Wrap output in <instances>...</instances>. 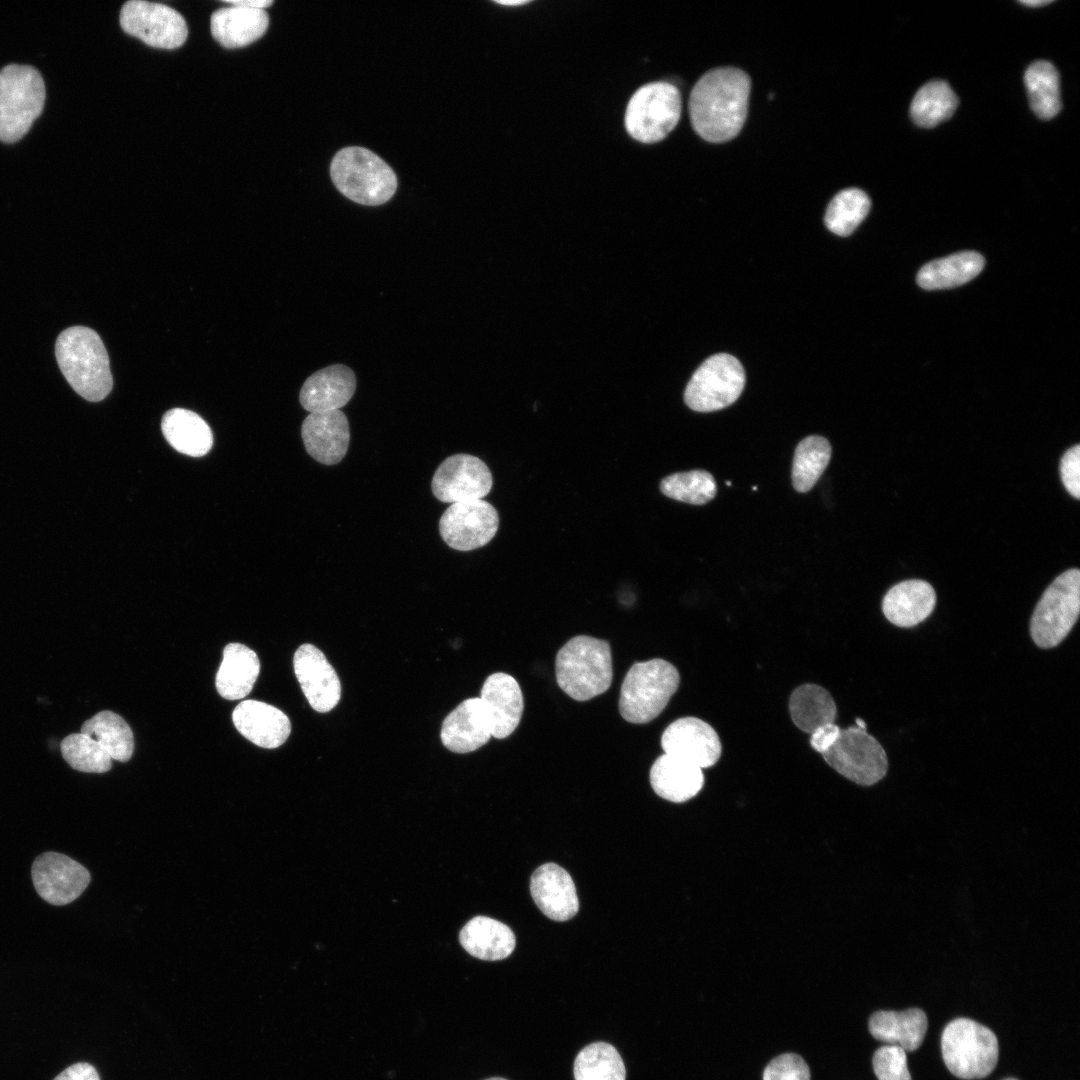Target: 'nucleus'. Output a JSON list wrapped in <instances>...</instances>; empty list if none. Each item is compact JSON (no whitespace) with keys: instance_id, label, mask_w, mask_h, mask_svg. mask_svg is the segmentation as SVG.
Returning <instances> with one entry per match:
<instances>
[{"instance_id":"3","label":"nucleus","mask_w":1080,"mask_h":1080,"mask_svg":"<svg viewBox=\"0 0 1080 1080\" xmlns=\"http://www.w3.org/2000/svg\"><path fill=\"white\" fill-rule=\"evenodd\" d=\"M555 673L559 687L576 701L604 693L613 678L609 643L587 635L571 638L557 653Z\"/></svg>"},{"instance_id":"27","label":"nucleus","mask_w":1080,"mask_h":1080,"mask_svg":"<svg viewBox=\"0 0 1080 1080\" xmlns=\"http://www.w3.org/2000/svg\"><path fill=\"white\" fill-rule=\"evenodd\" d=\"M259 671L260 662L253 650L241 643L226 645L216 674L218 693L228 700L244 698L251 692Z\"/></svg>"},{"instance_id":"11","label":"nucleus","mask_w":1080,"mask_h":1080,"mask_svg":"<svg viewBox=\"0 0 1080 1080\" xmlns=\"http://www.w3.org/2000/svg\"><path fill=\"white\" fill-rule=\"evenodd\" d=\"M822 755L835 771L862 786L876 784L888 770L887 755L881 744L857 726L841 729L837 741Z\"/></svg>"},{"instance_id":"26","label":"nucleus","mask_w":1080,"mask_h":1080,"mask_svg":"<svg viewBox=\"0 0 1080 1080\" xmlns=\"http://www.w3.org/2000/svg\"><path fill=\"white\" fill-rule=\"evenodd\" d=\"M649 779L658 796L675 803L693 798L704 784L701 768L666 753L654 761Z\"/></svg>"},{"instance_id":"17","label":"nucleus","mask_w":1080,"mask_h":1080,"mask_svg":"<svg viewBox=\"0 0 1080 1080\" xmlns=\"http://www.w3.org/2000/svg\"><path fill=\"white\" fill-rule=\"evenodd\" d=\"M295 675L310 706L317 712L332 710L341 697L338 675L323 652L312 644H303L293 658Z\"/></svg>"},{"instance_id":"36","label":"nucleus","mask_w":1080,"mask_h":1080,"mask_svg":"<svg viewBox=\"0 0 1080 1080\" xmlns=\"http://www.w3.org/2000/svg\"><path fill=\"white\" fill-rule=\"evenodd\" d=\"M831 445L822 436L811 435L797 445L792 464V484L796 491H809L826 469L831 458Z\"/></svg>"},{"instance_id":"18","label":"nucleus","mask_w":1080,"mask_h":1080,"mask_svg":"<svg viewBox=\"0 0 1080 1080\" xmlns=\"http://www.w3.org/2000/svg\"><path fill=\"white\" fill-rule=\"evenodd\" d=\"M301 436L306 451L316 461L333 465L347 453L350 429L341 410L310 413L303 421Z\"/></svg>"},{"instance_id":"29","label":"nucleus","mask_w":1080,"mask_h":1080,"mask_svg":"<svg viewBox=\"0 0 1080 1080\" xmlns=\"http://www.w3.org/2000/svg\"><path fill=\"white\" fill-rule=\"evenodd\" d=\"M924 1011L911 1008L902 1012L878 1011L869 1020L871 1035L882 1042L914 1051L922 1044L927 1031Z\"/></svg>"},{"instance_id":"1","label":"nucleus","mask_w":1080,"mask_h":1080,"mask_svg":"<svg viewBox=\"0 0 1080 1080\" xmlns=\"http://www.w3.org/2000/svg\"><path fill=\"white\" fill-rule=\"evenodd\" d=\"M750 89V78L741 69L719 67L705 73L693 87L689 99L695 132L713 143L734 138L747 116Z\"/></svg>"},{"instance_id":"43","label":"nucleus","mask_w":1080,"mask_h":1080,"mask_svg":"<svg viewBox=\"0 0 1080 1080\" xmlns=\"http://www.w3.org/2000/svg\"><path fill=\"white\" fill-rule=\"evenodd\" d=\"M1060 476L1066 490L1074 498L1080 497V445L1070 447L1060 460Z\"/></svg>"},{"instance_id":"21","label":"nucleus","mask_w":1080,"mask_h":1080,"mask_svg":"<svg viewBox=\"0 0 1080 1080\" xmlns=\"http://www.w3.org/2000/svg\"><path fill=\"white\" fill-rule=\"evenodd\" d=\"M356 376L342 364L322 368L309 376L301 387L299 400L310 413L340 410L354 395Z\"/></svg>"},{"instance_id":"10","label":"nucleus","mask_w":1080,"mask_h":1080,"mask_svg":"<svg viewBox=\"0 0 1080 1080\" xmlns=\"http://www.w3.org/2000/svg\"><path fill=\"white\" fill-rule=\"evenodd\" d=\"M745 372L737 358L718 353L706 359L688 382L684 401L698 412H713L733 404L742 393Z\"/></svg>"},{"instance_id":"34","label":"nucleus","mask_w":1080,"mask_h":1080,"mask_svg":"<svg viewBox=\"0 0 1080 1080\" xmlns=\"http://www.w3.org/2000/svg\"><path fill=\"white\" fill-rule=\"evenodd\" d=\"M958 105V98L945 81L933 80L924 84L915 94L910 107L914 123L932 128L949 119Z\"/></svg>"},{"instance_id":"13","label":"nucleus","mask_w":1080,"mask_h":1080,"mask_svg":"<svg viewBox=\"0 0 1080 1080\" xmlns=\"http://www.w3.org/2000/svg\"><path fill=\"white\" fill-rule=\"evenodd\" d=\"M499 525L496 509L482 499L451 504L439 520L444 542L458 551H471L488 544Z\"/></svg>"},{"instance_id":"22","label":"nucleus","mask_w":1080,"mask_h":1080,"mask_svg":"<svg viewBox=\"0 0 1080 1080\" xmlns=\"http://www.w3.org/2000/svg\"><path fill=\"white\" fill-rule=\"evenodd\" d=\"M232 720L245 738L266 749L281 746L291 732L288 716L278 708L261 701L241 702L235 707Z\"/></svg>"},{"instance_id":"31","label":"nucleus","mask_w":1080,"mask_h":1080,"mask_svg":"<svg viewBox=\"0 0 1080 1080\" xmlns=\"http://www.w3.org/2000/svg\"><path fill=\"white\" fill-rule=\"evenodd\" d=\"M984 258L975 251H962L925 264L917 274L918 285L926 290L963 285L984 267Z\"/></svg>"},{"instance_id":"12","label":"nucleus","mask_w":1080,"mask_h":1080,"mask_svg":"<svg viewBox=\"0 0 1080 1080\" xmlns=\"http://www.w3.org/2000/svg\"><path fill=\"white\" fill-rule=\"evenodd\" d=\"M119 21L125 33L155 48H178L185 43L188 36L183 16L175 9L160 3L127 1L121 8Z\"/></svg>"},{"instance_id":"20","label":"nucleus","mask_w":1080,"mask_h":1080,"mask_svg":"<svg viewBox=\"0 0 1080 1080\" xmlns=\"http://www.w3.org/2000/svg\"><path fill=\"white\" fill-rule=\"evenodd\" d=\"M487 713L492 736L503 739L520 723L524 701L518 682L509 674L496 672L485 680L480 697Z\"/></svg>"},{"instance_id":"5","label":"nucleus","mask_w":1080,"mask_h":1080,"mask_svg":"<svg viewBox=\"0 0 1080 1080\" xmlns=\"http://www.w3.org/2000/svg\"><path fill=\"white\" fill-rule=\"evenodd\" d=\"M679 683L677 668L664 659L654 658L633 664L621 685V716L633 724L652 721L665 709Z\"/></svg>"},{"instance_id":"50","label":"nucleus","mask_w":1080,"mask_h":1080,"mask_svg":"<svg viewBox=\"0 0 1080 1080\" xmlns=\"http://www.w3.org/2000/svg\"><path fill=\"white\" fill-rule=\"evenodd\" d=\"M485 1080H507V1079L501 1078V1077H492V1078H488V1079H485Z\"/></svg>"},{"instance_id":"9","label":"nucleus","mask_w":1080,"mask_h":1080,"mask_svg":"<svg viewBox=\"0 0 1080 1080\" xmlns=\"http://www.w3.org/2000/svg\"><path fill=\"white\" fill-rule=\"evenodd\" d=\"M681 116V95L668 82H652L640 87L630 98L625 127L628 134L642 143L664 139Z\"/></svg>"},{"instance_id":"4","label":"nucleus","mask_w":1080,"mask_h":1080,"mask_svg":"<svg viewBox=\"0 0 1080 1080\" xmlns=\"http://www.w3.org/2000/svg\"><path fill=\"white\" fill-rule=\"evenodd\" d=\"M330 175L344 196L362 205L384 204L397 189L392 168L364 147L351 146L338 151L332 159Z\"/></svg>"},{"instance_id":"30","label":"nucleus","mask_w":1080,"mask_h":1080,"mask_svg":"<svg viewBox=\"0 0 1080 1080\" xmlns=\"http://www.w3.org/2000/svg\"><path fill=\"white\" fill-rule=\"evenodd\" d=\"M161 429L167 442L188 456H203L213 445L208 424L197 413L184 408L168 410L162 417Z\"/></svg>"},{"instance_id":"45","label":"nucleus","mask_w":1080,"mask_h":1080,"mask_svg":"<svg viewBox=\"0 0 1080 1080\" xmlns=\"http://www.w3.org/2000/svg\"><path fill=\"white\" fill-rule=\"evenodd\" d=\"M54 1080H100V1078L94 1066L79 1062L63 1070Z\"/></svg>"},{"instance_id":"46","label":"nucleus","mask_w":1080,"mask_h":1080,"mask_svg":"<svg viewBox=\"0 0 1080 1080\" xmlns=\"http://www.w3.org/2000/svg\"><path fill=\"white\" fill-rule=\"evenodd\" d=\"M229 5H237L249 8L264 9L273 4L271 0H225Z\"/></svg>"},{"instance_id":"35","label":"nucleus","mask_w":1080,"mask_h":1080,"mask_svg":"<svg viewBox=\"0 0 1080 1080\" xmlns=\"http://www.w3.org/2000/svg\"><path fill=\"white\" fill-rule=\"evenodd\" d=\"M1024 81L1033 112L1044 120L1056 116L1061 108L1056 68L1048 61L1033 62L1025 72Z\"/></svg>"},{"instance_id":"42","label":"nucleus","mask_w":1080,"mask_h":1080,"mask_svg":"<svg viewBox=\"0 0 1080 1080\" xmlns=\"http://www.w3.org/2000/svg\"><path fill=\"white\" fill-rule=\"evenodd\" d=\"M763 1080H810V1071L801 1056L787 1053L774 1058L767 1065Z\"/></svg>"},{"instance_id":"47","label":"nucleus","mask_w":1080,"mask_h":1080,"mask_svg":"<svg viewBox=\"0 0 1080 1080\" xmlns=\"http://www.w3.org/2000/svg\"><path fill=\"white\" fill-rule=\"evenodd\" d=\"M1051 2H1052V1H1047V0H1029V1H1020V3H1022V4H1024V5H1027V6H1030V7H1031V6H1032V7H1038V6H1043V5H1047V4L1051 3Z\"/></svg>"},{"instance_id":"24","label":"nucleus","mask_w":1080,"mask_h":1080,"mask_svg":"<svg viewBox=\"0 0 1080 1080\" xmlns=\"http://www.w3.org/2000/svg\"><path fill=\"white\" fill-rule=\"evenodd\" d=\"M268 24L269 16L264 9L237 5L222 7L210 18L213 38L229 49L255 42L265 34Z\"/></svg>"},{"instance_id":"40","label":"nucleus","mask_w":1080,"mask_h":1080,"mask_svg":"<svg viewBox=\"0 0 1080 1080\" xmlns=\"http://www.w3.org/2000/svg\"><path fill=\"white\" fill-rule=\"evenodd\" d=\"M63 759L73 769L85 773H105L112 767V758L92 738L82 733L67 735L60 743Z\"/></svg>"},{"instance_id":"19","label":"nucleus","mask_w":1080,"mask_h":1080,"mask_svg":"<svg viewBox=\"0 0 1080 1080\" xmlns=\"http://www.w3.org/2000/svg\"><path fill=\"white\" fill-rule=\"evenodd\" d=\"M530 893L542 913L552 920L566 921L578 912L575 884L570 874L555 863L543 864L533 872Z\"/></svg>"},{"instance_id":"39","label":"nucleus","mask_w":1080,"mask_h":1080,"mask_svg":"<svg viewBox=\"0 0 1080 1080\" xmlns=\"http://www.w3.org/2000/svg\"><path fill=\"white\" fill-rule=\"evenodd\" d=\"M660 490L674 500L703 505L715 497L717 486L708 471L691 470L666 476L660 482Z\"/></svg>"},{"instance_id":"51","label":"nucleus","mask_w":1080,"mask_h":1080,"mask_svg":"<svg viewBox=\"0 0 1080 1080\" xmlns=\"http://www.w3.org/2000/svg\"><path fill=\"white\" fill-rule=\"evenodd\" d=\"M1005 1080H1017V1079L1009 1078V1079H1005Z\"/></svg>"},{"instance_id":"16","label":"nucleus","mask_w":1080,"mask_h":1080,"mask_svg":"<svg viewBox=\"0 0 1080 1080\" xmlns=\"http://www.w3.org/2000/svg\"><path fill=\"white\" fill-rule=\"evenodd\" d=\"M661 746L664 753L701 769L713 766L722 751L716 731L696 717H683L672 722L662 734Z\"/></svg>"},{"instance_id":"32","label":"nucleus","mask_w":1080,"mask_h":1080,"mask_svg":"<svg viewBox=\"0 0 1080 1080\" xmlns=\"http://www.w3.org/2000/svg\"><path fill=\"white\" fill-rule=\"evenodd\" d=\"M789 711L794 724L810 734L822 725L833 723L837 713L831 694L816 684L797 687L790 696Z\"/></svg>"},{"instance_id":"7","label":"nucleus","mask_w":1080,"mask_h":1080,"mask_svg":"<svg viewBox=\"0 0 1080 1080\" xmlns=\"http://www.w3.org/2000/svg\"><path fill=\"white\" fill-rule=\"evenodd\" d=\"M943 1060L958 1078L980 1079L988 1076L998 1061V1041L986 1026L967 1018L950 1022L941 1037Z\"/></svg>"},{"instance_id":"49","label":"nucleus","mask_w":1080,"mask_h":1080,"mask_svg":"<svg viewBox=\"0 0 1080 1080\" xmlns=\"http://www.w3.org/2000/svg\"><path fill=\"white\" fill-rule=\"evenodd\" d=\"M855 726H857V727H858V728H860V729H863V730H867V729H866V723H865V722H864V721H863L862 719H860V718H857V719H856V721H855Z\"/></svg>"},{"instance_id":"44","label":"nucleus","mask_w":1080,"mask_h":1080,"mask_svg":"<svg viewBox=\"0 0 1080 1080\" xmlns=\"http://www.w3.org/2000/svg\"><path fill=\"white\" fill-rule=\"evenodd\" d=\"M840 732L841 729L834 722L822 725L811 733L810 745L814 750L823 754L837 741Z\"/></svg>"},{"instance_id":"28","label":"nucleus","mask_w":1080,"mask_h":1080,"mask_svg":"<svg viewBox=\"0 0 1080 1080\" xmlns=\"http://www.w3.org/2000/svg\"><path fill=\"white\" fill-rule=\"evenodd\" d=\"M459 941L469 954L488 961L508 957L516 944L514 933L507 925L486 916L468 921L460 931Z\"/></svg>"},{"instance_id":"25","label":"nucleus","mask_w":1080,"mask_h":1080,"mask_svg":"<svg viewBox=\"0 0 1080 1080\" xmlns=\"http://www.w3.org/2000/svg\"><path fill=\"white\" fill-rule=\"evenodd\" d=\"M936 594L926 581H902L888 590L882 601L885 617L898 627H912L924 621L933 611Z\"/></svg>"},{"instance_id":"6","label":"nucleus","mask_w":1080,"mask_h":1080,"mask_svg":"<svg viewBox=\"0 0 1080 1080\" xmlns=\"http://www.w3.org/2000/svg\"><path fill=\"white\" fill-rule=\"evenodd\" d=\"M45 85L39 72L27 65L10 64L0 70V140L23 137L41 114Z\"/></svg>"},{"instance_id":"15","label":"nucleus","mask_w":1080,"mask_h":1080,"mask_svg":"<svg viewBox=\"0 0 1080 1080\" xmlns=\"http://www.w3.org/2000/svg\"><path fill=\"white\" fill-rule=\"evenodd\" d=\"M32 881L39 896L52 905H65L77 899L90 882L89 871L72 858L46 852L32 864Z\"/></svg>"},{"instance_id":"8","label":"nucleus","mask_w":1080,"mask_h":1080,"mask_svg":"<svg viewBox=\"0 0 1080 1080\" xmlns=\"http://www.w3.org/2000/svg\"><path fill=\"white\" fill-rule=\"evenodd\" d=\"M1080 611V572L1061 573L1038 601L1030 621V635L1040 648L1057 646L1069 634Z\"/></svg>"},{"instance_id":"23","label":"nucleus","mask_w":1080,"mask_h":1080,"mask_svg":"<svg viewBox=\"0 0 1080 1080\" xmlns=\"http://www.w3.org/2000/svg\"><path fill=\"white\" fill-rule=\"evenodd\" d=\"M491 736L490 722L479 697L460 703L444 719L440 733L443 745L455 753L475 751Z\"/></svg>"},{"instance_id":"2","label":"nucleus","mask_w":1080,"mask_h":1080,"mask_svg":"<svg viewBox=\"0 0 1080 1080\" xmlns=\"http://www.w3.org/2000/svg\"><path fill=\"white\" fill-rule=\"evenodd\" d=\"M55 355L65 379L84 399L98 402L110 393L109 357L94 330L84 326L65 329L56 340Z\"/></svg>"},{"instance_id":"14","label":"nucleus","mask_w":1080,"mask_h":1080,"mask_svg":"<svg viewBox=\"0 0 1080 1080\" xmlns=\"http://www.w3.org/2000/svg\"><path fill=\"white\" fill-rule=\"evenodd\" d=\"M492 484V474L480 458L455 454L447 457L435 470L431 488L438 500L453 504L482 499L490 492Z\"/></svg>"},{"instance_id":"37","label":"nucleus","mask_w":1080,"mask_h":1080,"mask_svg":"<svg viewBox=\"0 0 1080 1080\" xmlns=\"http://www.w3.org/2000/svg\"><path fill=\"white\" fill-rule=\"evenodd\" d=\"M575 1080H625L626 1069L616 1048L594 1042L582 1048L574 1061Z\"/></svg>"},{"instance_id":"33","label":"nucleus","mask_w":1080,"mask_h":1080,"mask_svg":"<svg viewBox=\"0 0 1080 1080\" xmlns=\"http://www.w3.org/2000/svg\"><path fill=\"white\" fill-rule=\"evenodd\" d=\"M80 733L95 740L113 760L126 762L133 754L132 730L120 715L112 711H100L86 720Z\"/></svg>"},{"instance_id":"48","label":"nucleus","mask_w":1080,"mask_h":1080,"mask_svg":"<svg viewBox=\"0 0 1080 1080\" xmlns=\"http://www.w3.org/2000/svg\"><path fill=\"white\" fill-rule=\"evenodd\" d=\"M528 2H529V1H527V0H517V1H506V0H504V1H497V3H499V4H501V5H507V6H517V5H523V4H526V3H528Z\"/></svg>"},{"instance_id":"38","label":"nucleus","mask_w":1080,"mask_h":1080,"mask_svg":"<svg viewBox=\"0 0 1080 1080\" xmlns=\"http://www.w3.org/2000/svg\"><path fill=\"white\" fill-rule=\"evenodd\" d=\"M870 207V199L864 191L857 188L842 190L827 207L825 225L836 235L848 236L866 218Z\"/></svg>"},{"instance_id":"41","label":"nucleus","mask_w":1080,"mask_h":1080,"mask_svg":"<svg viewBox=\"0 0 1080 1080\" xmlns=\"http://www.w3.org/2000/svg\"><path fill=\"white\" fill-rule=\"evenodd\" d=\"M873 1068L878 1080H911L905 1051L897 1045L876 1050Z\"/></svg>"}]
</instances>
